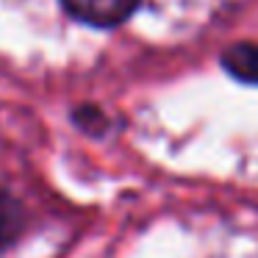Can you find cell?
Listing matches in <instances>:
<instances>
[{"mask_svg":"<svg viewBox=\"0 0 258 258\" xmlns=\"http://www.w3.org/2000/svg\"><path fill=\"white\" fill-rule=\"evenodd\" d=\"M70 14L81 20V23L97 25V28H111L128 20L136 12L139 0H61Z\"/></svg>","mask_w":258,"mask_h":258,"instance_id":"1","label":"cell"},{"mask_svg":"<svg viewBox=\"0 0 258 258\" xmlns=\"http://www.w3.org/2000/svg\"><path fill=\"white\" fill-rule=\"evenodd\" d=\"M23 222L25 219H23V208H20V203L14 200L12 195H6V191L0 189V250L9 247L20 236Z\"/></svg>","mask_w":258,"mask_h":258,"instance_id":"3","label":"cell"},{"mask_svg":"<svg viewBox=\"0 0 258 258\" xmlns=\"http://www.w3.org/2000/svg\"><path fill=\"white\" fill-rule=\"evenodd\" d=\"M222 64L233 78L244 81V84H258V45L239 42L230 50H225Z\"/></svg>","mask_w":258,"mask_h":258,"instance_id":"2","label":"cell"}]
</instances>
